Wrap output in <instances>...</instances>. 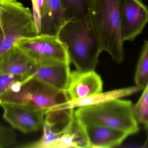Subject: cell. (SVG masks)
Here are the masks:
<instances>
[{
	"mask_svg": "<svg viewBox=\"0 0 148 148\" xmlns=\"http://www.w3.org/2000/svg\"><path fill=\"white\" fill-rule=\"evenodd\" d=\"M77 124L87 142L88 148L116 147L121 145L129 136L124 132L103 126Z\"/></svg>",
	"mask_w": 148,
	"mask_h": 148,
	"instance_id": "obj_12",
	"label": "cell"
},
{
	"mask_svg": "<svg viewBox=\"0 0 148 148\" xmlns=\"http://www.w3.org/2000/svg\"><path fill=\"white\" fill-rule=\"evenodd\" d=\"M74 116L77 124L103 126L124 132L128 136L140 131L134 104L128 100L116 98L78 108L74 111Z\"/></svg>",
	"mask_w": 148,
	"mask_h": 148,
	"instance_id": "obj_3",
	"label": "cell"
},
{
	"mask_svg": "<svg viewBox=\"0 0 148 148\" xmlns=\"http://www.w3.org/2000/svg\"><path fill=\"white\" fill-rule=\"evenodd\" d=\"M26 78L24 76L13 74L0 75V96L8 90L21 83Z\"/></svg>",
	"mask_w": 148,
	"mask_h": 148,
	"instance_id": "obj_18",
	"label": "cell"
},
{
	"mask_svg": "<svg viewBox=\"0 0 148 148\" xmlns=\"http://www.w3.org/2000/svg\"><path fill=\"white\" fill-rule=\"evenodd\" d=\"M0 56L18 39L38 35L32 10L16 0H0Z\"/></svg>",
	"mask_w": 148,
	"mask_h": 148,
	"instance_id": "obj_4",
	"label": "cell"
},
{
	"mask_svg": "<svg viewBox=\"0 0 148 148\" xmlns=\"http://www.w3.org/2000/svg\"><path fill=\"white\" fill-rule=\"evenodd\" d=\"M13 46L22 50L35 64L48 62L70 64L66 45L58 36L39 35L18 39Z\"/></svg>",
	"mask_w": 148,
	"mask_h": 148,
	"instance_id": "obj_6",
	"label": "cell"
},
{
	"mask_svg": "<svg viewBox=\"0 0 148 148\" xmlns=\"http://www.w3.org/2000/svg\"><path fill=\"white\" fill-rule=\"evenodd\" d=\"M141 96L134 105L135 116L138 122L145 127L148 126V82Z\"/></svg>",
	"mask_w": 148,
	"mask_h": 148,
	"instance_id": "obj_17",
	"label": "cell"
},
{
	"mask_svg": "<svg viewBox=\"0 0 148 148\" xmlns=\"http://www.w3.org/2000/svg\"><path fill=\"white\" fill-rule=\"evenodd\" d=\"M16 141V134L14 129L0 123V148L13 147Z\"/></svg>",
	"mask_w": 148,
	"mask_h": 148,
	"instance_id": "obj_19",
	"label": "cell"
},
{
	"mask_svg": "<svg viewBox=\"0 0 148 148\" xmlns=\"http://www.w3.org/2000/svg\"><path fill=\"white\" fill-rule=\"evenodd\" d=\"M143 88L138 86L128 87L124 88L115 89L105 93H99L82 99L69 101L65 103L53 107L47 110H58L82 107L85 106L100 104L116 98H121L134 94Z\"/></svg>",
	"mask_w": 148,
	"mask_h": 148,
	"instance_id": "obj_14",
	"label": "cell"
},
{
	"mask_svg": "<svg viewBox=\"0 0 148 148\" xmlns=\"http://www.w3.org/2000/svg\"><path fill=\"white\" fill-rule=\"evenodd\" d=\"M35 64L22 50L13 46L0 56V75H16L27 80Z\"/></svg>",
	"mask_w": 148,
	"mask_h": 148,
	"instance_id": "obj_13",
	"label": "cell"
},
{
	"mask_svg": "<svg viewBox=\"0 0 148 148\" xmlns=\"http://www.w3.org/2000/svg\"><path fill=\"white\" fill-rule=\"evenodd\" d=\"M145 131H146V134H147V139H146V141L145 143L143 144V148H148V126L145 127Z\"/></svg>",
	"mask_w": 148,
	"mask_h": 148,
	"instance_id": "obj_20",
	"label": "cell"
},
{
	"mask_svg": "<svg viewBox=\"0 0 148 148\" xmlns=\"http://www.w3.org/2000/svg\"><path fill=\"white\" fill-rule=\"evenodd\" d=\"M58 38L66 47L70 63L80 72L95 70L101 50L89 14L70 20L61 28Z\"/></svg>",
	"mask_w": 148,
	"mask_h": 148,
	"instance_id": "obj_1",
	"label": "cell"
},
{
	"mask_svg": "<svg viewBox=\"0 0 148 148\" xmlns=\"http://www.w3.org/2000/svg\"><path fill=\"white\" fill-rule=\"evenodd\" d=\"M103 85L101 78L95 70L88 72L74 70L71 71L66 92L70 101H73L101 93Z\"/></svg>",
	"mask_w": 148,
	"mask_h": 148,
	"instance_id": "obj_11",
	"label": "cell"
},
{
	"mask_svg": "<svg viewBox=\"0 0 148 148\" xmlns=\"http://www.w3.org/2000/svg\"><path fill=\"white\" fill-rule=\"evenodd\" d=\"M93 0H61L66 21L87 16Z\"/></svg>",
	"mask_w": 148,
	"mask_h": 148,
	"instance_id": "obj_15",
	"label": "cell"
},
{
	"mask_svg": "<svg viewBox=\"0 0 148 148\" xmlns=\"http://www.w3.org/2000/svg\"><path fill=\"white\" fill-rule=\"evenodd\" d=\"M71 71L69 63L48 62L36 64L27 80L34 79L58 90L66 91Z\"/></svg>",
	"mask_w": 148,
	"mask_h": 148,
	"instance_id": "obj_10",
	"label": "cell"
},
{
	"mask_svg": "<svg viewBox=\"0 0 148 148\" xmlns=\"http://www.w3.org/2000/svg\"><path fill=\"white\" fill-rule=\"evenodd\" d=\"M136 86L144 89L148 82V40L144 41L134 77Z\"/></svg>",
	"mask_w": 148,
	"mask_h": 148,
	"instance_id": "obj_16",
	"label": "cell"
},
{
	"mask_svg": "<svg viewBox=\"0 0 148 148\" xmlns=\"http://www.w3.org/2000/svg\"><path fill=\"white\" fill-rule=\"evenodd\" d=\"M121 0H93L89 14L102 51L121 63L125 59L120 28Z\"/></svg>",
	"mask_w": 148,
	"mask_h": 148,
	"instance_id": "obj_2",
	"label": "cell"
},
{
	"mask_svg": "<svg viewBox=\"0 0 148 148\" xmlns=\"http://www.w3.org/2000/svg\"><path fill=\"white\" fill-rule=\"evenodd\" d=\"M3 119L12 128L23 134L38 131L42 127L44 110L32 106L16 104H2Z\"/></svg>",
	"mask_w": 148,
	"mask_h": 148,
	"instance_id": "obj_9",
	"label": "cell"
},
{
	"mask_svg": "<svg viewBox=\"0 0 148 148\" xmlns=\"http://www.w3.org/2000/svg\"><path fill=\"white\" fill-rule=\"evenodd\" d=\"M35 24L39 35L57 36L66 22L61 0H31Z\"/></svg>",
	"mask_w": 148,
	"mask_h": 148,
	"instance_id": "obj_7",
	"label": "cell"
},
{
	"mask_svg": "<svg viewBox=\"0 0 148 148\" xmlns=\"http://www.w3.org/2000/svg\"><path fill=\"white\" fill-rule=\"evenodd\" d=\"M69 101L66 91L31 79L1 95L0 106L3 104L28 105L46 111Z\"/></svg>",
	"mask_w": 148,
	"mask_h": 148,
	"instance_id": "obj_5",
	"label": "cell"
},
{
	"mask_svg": "<svg viewBox=\"0 0 148 148\" xmlns=\"http://www.w3.org/2000/svg\"><path fill=\"white\" fill-rule=\"evenodd\" d=\"M120 28L123 41H133L148 23V8L142 0H121Z\"/></svg>",
	"mask_w": 148,
	"mask_h": 148,
	"instance_id": "obj_8",
	"label": "cell"
}]
</instances>
